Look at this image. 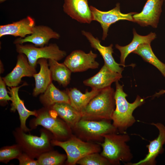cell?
I'll return each instance as SVG.
<instances>
[{"label":"cell","instance_id":"33","mask_svg":"<svg viewBox=\"0 0 165 165\" xmlns=\"http://www.w3.org/2000/svg\"><path fill=\"white\" fill-rule=\"evenodd\" d=\"M7 0H0V3H2V2H5V1Z\"/></svg>","mask_w":165,"mask_h":165},{"label":"cell","instance_id":"19","mask_svg":"<svg viewBox=\"0 0 165 165\" xmlns=\"http://www.w3.org/2000/svg\"><path fill=\"white\" fill-rule=\"evenodd\" d=\"M82 33L88 39L92 47L99 51L104 60V63L112 70L122 74L124 69L120 67L122 66L121 64L115 61L112 56L114 53L113 44L107 46H103L98 38L94 37L91 33L82 31Z\"/></svg>","mask_w":165,"mask_h":165},{"label":"cell","instance_id":"13","mask_svg":"<svg viewBox=\"0 0 165 165\" xmlns=\"http://www.w3.org/2000/svg\"><path fill=\"white\" fill-rule=\"evenodd\" d=\"M60 37L59 34L48 26L35 25L31 34L24 38L16 39L13 43L16 45L29 42L36 47H42L47 45L50 39H58Z\"/></svg>","mask_w":165,"mask_h":165},{"label":"cell","instance_id":"34","mask_svg":"<svg viewBox=\"0 0 165 165\" xmlns=\"http://www.w3.org/2000/svg\"><path fill=\"white\" fill-rule=\"evenodd\" d=\"M164 2H165V0H164Z\"/></svg>","mask_w":165,"mask_h":165},{"label":"cell","instance_id":"32","mask_svg":"<svg viewBox=\"0 0 165 165\" xmlns=\"http://www.w3.org/2000/svg\"><path fill=\"white\" fill-rule=\"evenodd\" d=\"M165 93V90H162L157 93V95H159Z\"/></svg>","mask_w":165,"mask_h":165},{"label":"cell","instance_id":"11","mask_svg":"<svg viewBox=\"0 0 165 165\" xmlns=\"http://www.w3.org/2000/svg\"><path fill=\"white\" fill-rule=\"evenodd\" d=\"M164 0H147L142 10L133 16L134 22L141 27H158Z\"/></svg>","mask_w":165,"mask_h":165},{"label":"cell","instance_id":"30","mask_svg":"<svg viewBox=\"0 0 165 165\" xmlns=\"http://www.w3.org/2000/svg\"><path fill=\"white\" fill-rule=\"evenodd\" d=\"M6 84L2 78L0 77V102L2 105H6L8 101H11V98L8 94Z\"/></svg>","mask_w":165,"mask_h":165},{"label":"cell","instance_id":"10","mask_svg":"<svg viewBox=\"0 0 165 165\" xmlns=\"http://www.w3.org/2000/svg\"><path fill=\"white\" fill-rule=\"evenodd\" d=\"M97 56L91 50L86 53L80 50H75L66 57L63 63L72 72H83L98 68L99 64L96 61Z\"/></svg>","mask_w":165,"mask_h":165},{"label":"cell","instance_id":"20","mask_svg":"<svg viewBox=\"0 0 165 165\" xmlns=\"http://www.w3.org/2000/svg\"><path fill=\"white\" fill-rule=\"evenodd\" d=\"M37 64L39 65L40 69L38 73H36L33 76L35 81V87L32 93L34 97L44 93L52 80L47 59H39Z\"/></svg>","mask_w":165,"mask_h":165},{"label":"cell","instance_id":"12","mask_svg":"<svg viewBox=\"0 0 165 165\" xmlns=\"http://www.w3.org/2000/svg\"><path fill=\"white\" fill-rule=\"evenodd\" d=\"M37 73L36 68L29 64L26 56L19 53L16 65L12 71L2 79L8 87L18 86L24 77H33Z\"/></svg>","mask_w":165,"mask_h":165},{"label":"cell","instance_id":"22","mask_svg":"<svg viewBox=\"0 0 165 165\" xmlns=\"http://www.w3.org/2000/svg\"><path fill=\"white\" fill-rule=\"evenodd\" d=\"M49 109L55 112L71 129H73L82 119L80 112L75 110L68 103H57Z\"/></svg>","mask_w":165,"mask_h":165},{"label":"cell","instance_id":"15","mask_svg":"<svg viewBox=\"0 0 165 165\" xmlns=\"http://www.w3.org/2000/svg\"><path fill=\"white\" fill-rule=\"evenodd\" d=\"M122 77V74L112 70L104 63L96 74L84 80L83 83L92 89L100 90L111 86L112 83L119 81Z\"/></svg>","mask_w":165,"mask_h":165},{"label":"cell","instance_id":"23","mask_svg":"<svg viewBox=\"0 0 165 165\" xmlns=\"http://www.w3.org/2000/svg\"><path fill=\"white\" fill-rule=\"evenodd\" d=\"M39 100L44 107L50 108L57 103L64 102L70 104L66 91L60 90L52 82L45 92L41 94Z\"/></svg>","mask_w":165,"mask_h":165},{"label":"cell","instance_id":"3","mask_svg":"<svg viewBox=\"0 0 165 165\" xmlns=\"http://www.w3.org/2000/svg\"><path fill=\"white\" fill-rule=\"evenodd\" d=\"M40 132V136L27 134L20 127L13 132L16 144L23 152L33 159H37L43 153L53 150L51 141L54 138L52 133L46 129H41Z\"/></svg>","mask_w":165,"mask_h":165},{"label":"cell","instance_id":"21","mask_svg":"<svg viewBox=\"0 0 165 165\" xmlns=\"http://www.w3.org/2000/svg\"><path fill=\"white\" fill-rule=\"evenodd\" d=\"M133 38L131 42L128 45L121 46L118 44L115 45L116 49L120 53V64L125 66V60L128 55L134 51L141 44L145 43H151L156 38L155 32H151L146 35H141L138 34L135 29H133Z\"/></svg>","mask_w":165,"mask_h":165},{"label":"cell","instance_id":"1","mask_svg":"<svg viewBox=\"0 0 165 165\" xmlns=\"http://www.w3.org/2000/svg\"><path fill=\"white\" fill-rule=\"evenodd\" d=\"M116 90L114 98L116 108L113 113L112 120V124L121 133L124 132L135 122L133 116L134 110L145 102V99L137 95L132 103H130L126 97L127 94L123 90V85H121L118 81L116 82Z\"/></svg>","mask_w":165,"mask_h":165},{"label":"cell","instance_id":"24","mask_svg":"<svg viewBox=\"0 0 165 165\" xmlns=\"http://www.w3.org/2000/svg\"><path fill=\"white\" fill-rule=\"evenodd\" d=\"M100 90L92 89L90 91H88L86 90L83 94L76 88H73L68 89L66 91L69 98L71 105L81 112Z\"/></svg>","mask_w":165,"mask_h":165},{"label":"cell","instance_id":"2","mask_svg":"<svg viewBox=\"0 0 165 165\" xmlns=\"http://www.w3.org/2000/svg\"><path fill=\"white\" fill-rule=\"evenodd\" d=\"M115 92L111 86L100 90L80 112L81 119L112 120L116 106Z\"/></svg>","mask_w":165,"mask_h":165},{"label":"cell","instance_id":"14","mask_svg":"<svg viewBox=\"0 0 165 165\" xmlns=\"http://www.w3.org/2000/svg\"><path fill=\"white\" fill-rule=\"evenodd\" d=\"M64 11L72 19L82 23L90 24L92 13L88 0H64Z\"/></svg>","mask_w":165,"mask_h":165},{"label":"cell","instance_id":"26","mask_svg":"<svg viewBox=\"0 0 165 165\" xmlns=\"http://www.w3.org/2000/svg\"><path fill=\"white\" fill-rule=\"evenodd\" d=\"M132 53L140 56L145 61L156 67L165 76V64L161 61L153 52L151 43H145L140 45Z\"/></svg>","mask_w":165,"mask_h":165},{"label":"cell","instance_id":"8","mask_svg":"<svg viewBox=\"0 0 165 165\" xmlns=\"http://www.w3.org/2000/svg\"><path fill=\"white\" fill-rule=\"evenodd\" d=\"M81 138L90 141L103 138L102 135L116 133V128L110 121L92 120L81 119L73 128Z\"/></svg>","mask_w":165,"mask_h":165},{"label":"cell","instance_id":"35","mask_svg":"<svg viewBox=\"0 0 165 165\" xmlns=\"http://www.w3.org/2000/svg\"><path fill=\"white\" fill-rule=\"evenodd\" d=\"M164 77H165V76H164Z\"/></svg>","mask_w":165,"mask_h":165},{"label":"cell","instance_id":"4","mask_svg":"<svg viewBox=\"0 0 165 165\" xmlns=\"http://www.w3.org/2000/svg\"><path fill=\"white\" fill-rule=\"evenodd\" d=\"M104 142L98 143L102 147L101 154L107 159L111 165H119L120 162L129 163L133 158L129 146L127 142L130 140L129 136L116 133L102 135Z\"/></svg>","mask_w":165,"mask_h":165},{"label":"cell","instance_id":"17","mask_svg":"<svg viewBox=\"0 0 165 165\" xmlns=\"http://www.w3.org/2000/svg\"><path fill=\"white\" fill-rule=\"evenodd\" d=\"M151 125L155 126L159 131L157 137L150 142L147 146L148 152L145 158L137 163H128L127 165H154L156 164V158L159 154L163 151V145L165 143V127L163 124L152 123Z\"/></svg>","mask_w":165,"mask_h":165},{"label":"cell","instance_id":"18","mask_svg":"<svg viewBox=\"0 0 165 165\" xmlns=\"http://www.w3.org/2000/svg\"><path fill=\"white\" fill-rule=\"evenodd\" d=\"M27 85V83L25 82L19 86L8 87L7 88L8 94L10 95L12 101L10 110L13 112L16 110L17 111L20 117V127L25 132H29L30 130L26 125L27 119L30 116H35L37 114L36 110L32 111L27 109L24 105V101L20 99L19 97L18 91L19 89Z\"/></svg>","mask_w":165,"mask_h":165},{"label":"cell","instance_id":"6","mask_svg":"<svg viewBox=\"0 0 165 165\" xmlns=\"http://www.w3.org/2000/svg\"><path fill=\"white\" fill-rule=\"evenodd\" d=\"M51 143L53 146H59L65 151L67 156L66 163L69 165H75L86 155L101 151L99 145L85 142L72 135L63 141L53 139Z\"/></svg>","mask_w":165,"mask_h":165},{"label":"cell","instance_id":"16","mask_svg":"<svg viewBox=\"0 0 165 165\" xmlns=\"http://www.w3.org/2000/svg\"><path fill=\"white\" fill-rule=\"evenodd\" d=\"M35 24V19L28 16L20 20L0 26V37L6 35L24 38L31 34Z\"/></svg>","mask_w":165,"mask_h":165},{"label":"cell","instance_id":"25","mask_svg":"<svg viewBox=\"0 0 165 165\" xmlns=\"http://www.w3.org/2000/svg\"><path fill=\"white\" fill-rule=\"evenodd\" d=\"M52 80L57 81L63 87L70 83L72 71L64 63H60L53 59H48Z\"/></svg>","mask_w":165,"mask_h":165},{"label":"cell","instance_id":"31","mask_svg":"<svg viewBox=\"0 0 165 165\" xmlns=\"http://www.w3.org/2000/svg\"><path fill=\"white\" fill-rule=\"evenodd\" d=\"M20 165H39L37 160L23 152L17 159Z\"/></svg>","mask_w":165,"mask_h":165},{"label":"cell","instance_id":"9","mask_svg":"<svg viewBox=\"0 0 165 165\" xmlns=\"http://www.w3.org/2000/svg\"><path fill=\"white\" fill-rule=\"evenodd\" d=\"M92 20L98 22L103 30L102 39L105 40L108 36V29L110 26L120 20H127L134 22L133 15L136 12L123 13L121 12L119 3L116 4L113 9L107 11L100 10L95 7L90 6Z\"/></svg>","mask_w":165,"mask_h":165},{"label":"cell","instance_id":"5","mask_svg":"<svg viewBox=\"0 0 165 165\" xmlns=\"http://www.w3.org/2000/svg\"><path fill=\"white\" fill-rule=\"evenodd\" d=\"M36 111L35 118L30 122L31 129L41 126L52 133L54 139L59 141L66 140L72 136L71 128L57 117L58 115L54 111L44 107Z\"/></svg>","mask_w":165,"mask_h":165},{"label":"cell","instance_id":"28","mask_svg":"<svg viewBox=\"0 0 165 165\" xmlns=\"http://www.w3.org/2000/svg\"><path fill=\"white\" fill-rule=\"evenodd\" d=\"M22 152L21 147L17 144L2 147L0 149V161L7 163L11 160L17 159Z\"/></svg>","mask_w":165,"mask_h":165},{"label":"cell","instance_id":"29","mask_svg":"<svg viewBox=\"0 0 165 165\" xmlns=\"http://www.w3.org/2000/svg\"><path fill=\"white\" fill-rule=\"evenodd\" d=\"M98 153L88 154L79 160L76 164L81 165H111L107 159Z\"/></svg>","mask_w":165,"mask_h":165},{"label":"cell","instance_id":"7","mask_svg":"<svg viewBox=\"0 0 165 165\" xmlns=\"http://www.w3.org/2000/svg\"><path fill=\"white\" fill-rule=\"evenodd\" d=\"M15 46L16 51L18 53L25 55L30 64L35 68L39 59H51L59 61L66 55V52L60 50L55 43H51L42 47H36L31 44H16Z\"/></svg>","mask_w":165,"mask_h":165},{"label":"cell","instance_id":"27","mask_svg":"<svg viewBox=\"0 0 165 165\" xmlns=\"http://www.w3.org/2000/svg\"><path fill=\"white\" fill-rule=\"evenodd\" d=\"M67 158L66 155L52 150L42 154L37 160L39 165H60L64 163Z\"/></svg>","mask_w":165,"mask_h":165}]
</instances>
